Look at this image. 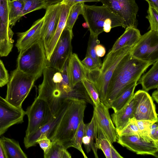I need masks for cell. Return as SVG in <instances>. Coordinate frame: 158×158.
Here are the masks:
<instances>
[{"label":"cell","instance_id":"cell-1","mask_svg":"<svg viewBox=\"0 0 158 158\" xmlns=\"http://www.w3.org/2000/svg\"><path fill=\"white\" fill-rule=\"evenodd\" d=\"M69 57L65 62L62 72L46 66L42 73L43 81L38 86L37 97L46 102L53 116L68 99L83 101L94 106L81 81L74 86L70 83L68 71Z\"/></svg>","mask_w":158,"mask_h":158},{"label":"cell","instance_id":"cell-5","mask_svg":"<svg viewBox=\"0 0 158 158\" xmlns=\"http://www.w3.org/2000/svg\"><path fill=\"white\" fill-rule=\"evenodd\" d=\"M19 52L17 59V68L37 79L42 74L48 62L41 39Z\"/></svg>","mask_w":158,"mask_h":158},{"label":"cell","instance_id":"cell-15","mask_svg":"<svg viewBox=\"0 0 158 158\" xmlns=\"http://www.w3.org/2000/svg\"><path fill=\"white\" fill-rule=\"evenodd\" d=\"M116 141L122 146L139 155H150L157 157L158 143L145 141L139 135H116Z\"/></svg>","mask_w":158,"mask_h":158},{"label":"cell","instance_id":"cell-25","mask_svg":"<svg viewBox=\"0 0 158 158\" xmlns=\"http://www.w3.org/2000/svg\"><path fill=\"white\" fill-rule=\"evenodd\" d=\"M137 81L134 82L128 85L121 93L112 102L109 108L114 112L118 111L124 107L132 98L135 88L137 85Z\"/></svg>","mask_w":158,"mask_h":158},{"label":"cell","instance_id":"cell-2","mask_svg":"<svg viewBox=\"0 0 158 158\" xmlns=\"http://www.w3.org/2000/svg\"><path fill=\"white\" fill-rule=\"evenodd\" d=\"M154 63L146 62L131 56L130 52L116 67L109 82L103 104L109 109L112 101L129 84L137 81L149 66Z\"/></svg>","mask_w":158,"mask_h":158},{"label":"cell","instance_id":"cell-37","mask_svg":"<svg viewBox=\"0 0 158 158\" xmlns=\"http://www.w3.org/2000/svg\"><path fill=\"white\" fill-rule=\"evenodd\" d=\"M134 135H139V130L137 120L134 117L130 119L126 126L117 135L126 136Z\"/></svg>","mask_w":158,"mask_h":158},{"label":"cell","instance_id":"cell-29","mask_svg":"<svg viewBox=\"0 0 158 158\" xmlns=\"http://www.w3.org/2000/svg\"><path fill=\"white\" fill-rule=\"evenodd\" d=\"M45 158H71L70 153L61 144L56 141H52L51 147Z\"/></svg>","mask_w":158,"mask_h":158},{"label":"cell","instance_id":"cell-41","mask_svg":"<svg viewBox=\"0 0 158 158\" xmlns=\"http://www.w3.org/2000/svg\"><path fill=\"white\" fill-rule=\"evenodd\" d=\"M81 62L86 68L89 69L94 70L100 69L97 67L93 59L89 56H85Z\"/></svg>","mask_w":158,"mask_h":158},{"label":"cell","instance_id":"cell-28","mask_svg":"<svg viewBox=\"0 0 158 158\" xmlns=\"http://www.w3.org/2000/svg\"><path fill=\"white\" fill-rule=\"evenodd\" d=\"M23 4L21 0H10L9 5V24L11 28L23 16Z\"/></svg>","mask_w":158,"mask_h":158},{"label":"cell","instance_id":"cell-30","mask_svg":"<svg viewBox=\"0 0 158 158\" xmlns=\"http://www.w3.org/2000/svg\"><path fill=\"white\" fill-rule=\"evenodd\" d=\"M83 2L78 3L72 5L69 9L66 19L65 26L70 31L73 28L79 15L83 12Z\"/></svg>","mask_w":158,"mask_h":158},{"label":"cell","instance_id":"cell-46","mask_svg":"<svg viewBox=\"0 0 158 158\" xmlns=\"http://www.w3.org/2000/svg\"><path fill=\"white\" fill-rule=\"evenodd\" d=\"M7 158L2 144L0 139V158Z\"/></svg>","mask_w":158,"mask_h":158},{"label":"cell","instance_id":"cell-26","mask_svg":"<svg viewBox=\"0 0 158 158\" xmlns=\"http://www.w3.org/2000/svg\"><path fill=\"white\" fill-rule=\"evenodd\" d=\"M86 152L88 153L92 150L95 157L98 158V149L96 146L94 127V121L93 117L90 122L85 124V133L82 139Z\"/></svg>","mask_w":158,"mask_h":158},{"label":"cell","instance_id":"cell-6","mask_svg":"<svg viewBox=\"0 0 158 158\" xmlns=\"http://www.w3.org/2000/svg\"><path fill=\"white\" fill-rule=\"evenodd\" d=\"M36 80L35 77L16 68L11 72L7 83L5 99L16 107L22 108L23 102L28 95Z\"/></svg>","mask_w":158,"mask_h":158},{"label":"cell","instance_id":"cell-10","mask_svg":"<svg viewBox=\"0 0 158 158\" xmlns=\"http://www.w3.org/2000/svg\"><path fill=\"white\" fill-rule=\"evenodd\" d=\"M28 118L26 135L35 132L47 123L54 116L46 102L36 97L25 111Z\"/></svg>","mask_w":158,"mask_h":158},{"label":"cell","instance_id":"cell-48","mask_svg":"<svg viewBox=\"0 0 158 158\" xmlns=\"http://www.w3.org/2000/svg\"><path fill=\"white\" fill-rule=\"evenodd\" d=\"M148 3L156 10H158V0H148Z\"/></svg>","mask_w":158,"mask_h":158},{"label":"cell","instance_id":"cell-51","mask_svg":"<svg viewBox=\"0 0 158 158\" xmlns=\"http://www.w3.org/2000/svg\"><path fill=\"white\" fill-rule=\"evenodd\" d=\"M145 0L146 1H147L148 2V0Z\"/></svg>","mask_w":158,"mask_h":158},{"label":"cell","instance_id":"cell-23","mask_svg":"<svg viewBox=\"0 0 158 158\" xmlns=\"http://www.w3.org/2000/svg\"><path fill=\"white\" fill-rule=\"evenodd\" d=\"M141 35L136 28L128 27L114 44L110 50L115 52L126 46H133L138 41Z\"/></svg>","mask_w":158,"mask_h":158},{"label":"cell","instance_id":"cell-7","mask_svg":"<svg viewBox=\"0 0 158 158\" xmlns=\"http://www.w3.org/2000/svg\"><path fill=\"white\" fill-rule=\"evenodd\" d=\"M133 47L126 46L115 52H112L110 49L103 59L93 83L97 89L100 101L103 103L109 82L116 67L121 59L130 52Z\"/></svg>","mask_w":158,"mask_h":158},{"label":"cell","instance_id":"cell-14","mask_svg":"<svg viewBox=\"0 0 158 158\" xmlns=\"http://www.w3.org/2000/svg\"><path fill=\"white\" fill-rule=\"evenodd\" d=\"M61 3L48 6L43 17L41 39L45 52L55 34L59 22L61 13Z\"/></svg>","mask_w":158,"mask_h":158},{"label":"cell","instance_id":"cell-13","mask_svg":"<svg viewBox=\"0 0 158 158\" xmlns=\"http://www.w3.org/2000/svg\"><path fill=\"white\" fill-rule=\"evenodd\" d=\"M133 97L135 100L133 117L137 120H145L158 122L155 105L148 92L139 90L134 94Z\"/></svg>","mask_w":158,"mask_h":158},{"label":"cell","instance_id":"cell-22","mask_svg":"<svg viewBox=\"0 0 158 158\" xmlns=\"http://www.w3.org/2000/svg\"><path fill=\"white\" fill-rule=\"evenodd\" d=\"M71 6L69 4L61 3V13L59 22L55 34L50 42L46 52V56L48 60H49L61 33L65 27L67 18Z\"/></svg>","mask_w":158,"mask_h":158},{"label":"cell","instance_id":"cell-40","mask_svg":"<svg viewBox=\"0 0 158 158\" xmlns=\"http://www.w3.org/2000/svg\"><path fill=\"white\" fill-rule=\"evenodd\" d=\"M9 76L7 70L4 65L0 59V87H1L7 84L8 82Z\"/></svg>","mask_w":158,"mask_h":158},{"label":"cell","instance_id":"cell-27","mask_svg":"<svg viewBox=\"0 0 158 158\" xmlns=\"http://www.w3.org/2000/svg\"><path fill=\"white\" fill-rule=\"evenodd\" d=\"M0 139L5 149L7 158H27L18 141L4 136Z\"/></svg>","mask_w":158,"mask_h":158},{"label":"cell","instance_id":"cell-17","mask_svg":"<svg viewBox=\"0 0 158 158\" xmlns=\"http://www.w3.org/2000/svg\"><path fill=\"white\" fill-rule=\"evenodd\" d=\"M71 100H66L58 111L47 123L35 132L25 135L24 139V143L26 148H28L35 146L37 144V140L42 134H46L48 138H50L64 115Z\"/></svg>","mask_w":158,"mask_h":158},{"label":"cell","instance_id":"cell-12","mask_svg":"<svg viewBox=\"0 0 158 158\" xmlns=\"http://www.w3.org/2000/svg\"><path fill=\"white\" fill-rule=\"evenodd\" d=\"M10 0H0V56H6L11 52L14 40V33L10 27L9 19Z\"/></svg>","mask_w":158,"mask_h":158},{"label":"cell","instance_id":"cell-4","mask_svg":"<svg viewBox=\"0 0 158 158\" xmlns=\"http://www.w3.org/2000/svg\"><path fill=\"white\" fill-rule=\"evenodd\" d=\"M82 15L89 25L90 33L96 35L103 31L109 32L112 28L123 26L122 19L103 5L84 4Z\"/></svg>","mask_w":158,"mask_h":158},{"label":"cell","instance_id":"cell-44","mask_svg":"<svg viewBox=\"0 0 158 158\" xmlns=\"http://www.w3.org/2000/svg\"><path fill=\"white\" fill-rule=\"evenodd\" d=\"M100 1V0H63L62 2L72 6L78 3H84L86 2H99Z\"/></svg>","mask_w":158,"mask_h":158},{"label":"cell","instance_id":"cell-19","mask_svg":"<svg viewBox=\"0 0 158 158\" xmlns=\"http://www.w3.org/2000/svg\"><path fill=\"white\" fill-rule=\"evenodd\" d=\"M44 17L35 22L31 27L26 31L17 33L18 39L15 46L18 52L27 48L41 39V31Z\"/></svg>","mask_w":158,"mask_h":158},{"label":"cell","instance_id":"cell-33","mask_svg":"<svg viewBox=\"0 0 158 158\" xmlns=\"http://www.w3.org/2000/svg\"><path fill=\"white\" fill-rule=\"evenodd\" d=\"M156 123L157 122L145 120H137L139 137L147 142H155L150 136L149 133L152 125Z\"/></svg>","mask_w":158,"mask_h":158},{"label":"cell","instance_id":"cell-24","mask_svg":"<svg viewBox=\"0 0 158 158\" xmlns=\"http://www.w3.org/2000/svg\"><path fill=\"white\" fill-rule=\"evenodd\" d=\"M151 69L141 77L137 82L141 84L142 90L148 92L158 87V60L153 64Z\"/></svg>","mask_w":158,"mask_h":158},{"label":"cell","instance_id":"cell-8","mask_svg":"<svg viewBox=\"0 0 158 158\" xmlns=\"http://www.w3.org/2000/svg\"><path fill=\"white\" fill-rule=\"evenodd\" d=\"M130 53L142 61L155 63L158 60V32L150 30L141 35Z\"/></svg>","mask_w":158,"mask_h":158},{"label":"cell","instance_id":"cell-11","mask_svg":"<svg viewBox=\"0 0 158 158\" xmlns=\"http://www.w3.org/2000/svg\"><path fill=\"white\" fill-rule=\"evenodd\" d=\"M73 31L66 26L63 31L47 66L56 68L61 72L66 60L72 54Z\"/></svg>","mask_w":158,"mask_h":158},{"label":"cell","instance_id":"cell-20","mask_svg":"<svg viewBox=\"0 0 158 158\" xmlns=\"http://www.w3.org/2000/svg\"><path fill=\"white\" fill-rule=\"evenodd\" d=\"M135 100L132 97L130 101L122 109L111 114V120L115 126L117 134L126 126L130 118L133 117Z\"/></svg>","mask_w":158,"mask_h":158},{"label":"cell","instance_id":"cell-36","mask_svg":"<svg viewBox=\"0 0 158 158\" xmlns=\"http://www.w3.org/2000/svg\"><path fill=\"white\" fill-rule=\"evenodd\" d=\"M148 3V15L146 17L149 22L150 30L158 32V10Z\"/></svg>","mask_w":158,"mask_h":158},{"label":"cell","instance_id":"cell-47","mask_svg":"<svg viewBox=\"0 0 158 158\" xmlns=\"http://www.w3.org/2000/svg\"><path fill=\"white\" fill-rule=\"evenodd\" d=\"M48 6H51L61 3L63 0H45Z\"/></svg>","mask_w":158,"mask_h":158},{"label":"cell","instance_id":"cell-34","mask_svg":"<svg viewBox=\"0 0 158 158\" xmlns=\"http://www.w3.org/2000/svg\"><path fill=\"white\" fill-rule=\"evenodd\" d=\"M23 4V16L33 11L46 9L48 6L45 0H21Z\"/></svg>","mask_w":158,"mask_h":158},{"label":"cell","instance_id":"cell-35","mask_svg":"<svg viewBox=\"0 0 158 158\" xmlns=\"http://www.w3.org/2000/svg\"><path fill=\"white\" fill-rule=\"evenodd\" d=\"M81 82L86 92L94 103V106L97 105L101 102L97 89L94 85L86 78Z\"/></svg>","mask_w":158,"mask_h":158},{"label":"cell","instance_id":"cell-31","mask_svg":"<svg viewBox=\"0 0 158 158\" xmlns=\"http://www.w3.org/2000/svg\"><path fill=\"white\" fill-rule=\"evenodd\" d=\"M85 123L82 120L79 124L76 133L71 140L70 147H73L78 150L85 158L87 157L84 152L82 147V139L85 133Z\"/></svg>","mask_w":158,"mask_h":158},{"label":"cell","instance_id":"cell-39","mask_svg":"<svg viewBox=\"0 0 158 158\" xmlns=\"http://www.w3.org/2000/svg\"><path fill=\"white\" fill-rule=\"evenodd\" d=\"M110 143L107 138L101 139L99 142L98 149L102 150L106 158H111Z\"/></svg>","mask_w":158,"mask_h":158},{"label":"cell","instance_id":"cell-21","mask_svg":"<svg viewBox=\"0 0 158 158\" xmlns=\"http://www.w3.org/2000/svg\"><path fill=\"white\" fill-rule=\"evenodd\" d=\"M68 71L70 83L73 86L85 78V67L76 54L72 53L69 57Z\"/></svg>","mask_w":158,"mask_h":158},{"label":"cell","instance_id":"cell-50","mask_svg":"<svg viewBox=\"0 0 158 158\" xmlns=\"http://www.w3.org/2000/svg\"><path fill=\"white\" fill-rule=\"evenodd\" d=\"M82 26L84 27L85 28H89V26L86 22H85L83 24H82Z\"/></svg>","mask_w":158,"mask_h":158},{"label":"cell","instance_id":"cell-16","mask_svg":"<svg viewBox=\"0 0 158 158\" xmlns=\"http://www.w3.org/2000/svg\"><path fill=\"white\" fill-rule=\"evenodd\" d=\"M25 114L22 108L13 106L0 96V136L11 126L23 122Z\"/></svg>","mask_w":158,"mask_h":158},{"label":"cell","instance_id":"cell-42","mask_svg":"<svg viewBox=\"0 0 158 158\" xmlns=\"http://www.w3.org/2000/svg\"><path fill=\"white\" fill-rule=\"evenodd\" d=\"M156 123H154L152 125L149 135L154 141L158 143V126Z\"/></svg>","mask_w":158,"mask_h":158},{"label":"cell","instance_id":"cell-43","mask_svg":"<svg viewBox=\"0 0 158 158\" xmlns=\"http://www.w3.org/2000/svg\"><path fill=\"white\" fill-rule=\"evenodd\" d=\"M94 49L97 55L99 57H103L105 54V48L102 45L97 44L95 46Z\"/></svg>","mask_w":158,"mask_h":158},{"label":"cell","instance_id":"cell-9","mask_svg":"<svg viewBox=\"0 0 158 158\" xmlns=\"http://www.w3.org/2000/svg\"><path fill=\"white\" fill-rule=\"evenodd\" d=\"M102 5L123 20V27L136 28L138 6L135 0H100Z\"/></svg>","mask_w":158,"mask_h":158},{"label":"cell","instance_id":"cell-3","mask_svg":"<svg viewBox=\"0 0 158 158\" xmlns=\"http://www.w3.org/2000/svg\"><path fill=\"white\" fill-rule=\"evenodd\" d=\"M86 102L84 101L71 99L59 123L49 139L56 141L65 148H70L71 141L77 128L83 120Z\"/></svg>","mask_w":158,"mask_h":158},{"label":"cell","instance_id":"cell-49","mask_svg":"<svg viewBox=\"0 0 158 158\" xmlns=\"http://www.w3.org/2000/svg\"><path fill=\"white\" fill-rule=\"evenodd\" d=\"M153 100L155 101L156 102L158 103V90L157 89L154 91L152 94V97Z\"/></svg>","mask_w":158,"mask_h":158},{"label":"cell","instance_id":"cell-32","mask_svg":"<svg viewBox=\"0 0 158 158\" xmlns=\"http://www.w3.org/2000/svg\"><path fill=\"white\" fill-rule=\"evenodd\" d=\"M99 43V41L98 39V36L90 33L85 56H89L91 57L97 67L100 68L102 62L100 57L97 55L94 49L96 45Z\"/></svg>","mask_w":158,"mask_h":158},{"label":"cell","instance_id":"cell-18","mask_svg":"<svg viewBox=\"0 0 158 158\" xmlns=\"http://www.w3.org/2000/svg\"><path fill=\"white\" fill-rule=\"evenodd\" d=\"M94 106L93 117L95 123L103 131L110 142L112 143L116 142V130L110 118L109 108L101 102Z\"/></svg>","mask_w":158,"mask_h":158},{"label":"cell","instance_id":"cell-45","mask_svg":"<svg viewBox=\"0 0 158 158\" xmlns=\"http://www.w3.org/2000/svg\"><path fill=\"white\" fill-rule=\"evenodd\" d=\"M110 146L111 158H123L114 148L112 143H110Z\"/></svg>","mask_w":158,"mask_h":158},{"label":"cell","instance_id":"cell-38","mask_svg":"<svg viewBox=\"0 0 158 158\" xmlns=\"http://www.w3.org/2000/svg\"><path fill=\"white\" fill-rule=\"evenodd\" d=\"M36 143L39 144L40 148L43 150L44 155L48 153L52 144L51 141L48 138L46 134L41 135L37 140Z\"/></svg>","mask_w":158,"mask_h":158}]
</instances>
